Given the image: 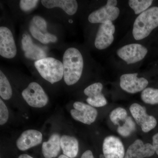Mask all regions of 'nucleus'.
Returning <instances> with one entry per match:
<instances>
[{
	"instance_id": "obj_1",
	"label": "nucleus",
	"mask_w": 158,
	"mask_h": 158,
	"mask_svg": "<svg viewBox=\"0 0 158 158\" xmlns=\"http://www.w3.org/2000/svg\"><path fill=\"white\" fill-rule=\"evenodd\" d=\"M62 64L65 84L69 86L74 85L81 78L84 68V60L81 52L74 48L67 49L63 55Z\"/></svg>"
},
{
	"instance_id": "obj_2",
	"label": "nucleus",
	"mask_w": 158,
	"mask_h": 158,
	"mask_svg": "<svg viewBox=\"0 0 158 158\" xmlns=\"http://www.w3.org/2000/svg\"><path fill=\"white\" fill-rule=\"evenodd\" d=\"M158 27V7H152L139 15L133 26L132 34L136 40L146 38Z\"/></svg>"
},
{
	"instance_id": "obj_3",
	"label": "nucleus",
	"mask_w": 158,
	"mask_h": 158,
	"mask_svg": "<svg viewBox=\"0 0 158 158\" xmlns=\"http://www.w3.org/2000/svg\"><path fill=\"white\" fill-rule=\"evenodd\" d=\"M34 65L40 76L52 84L61 81L64 76L63 64L55 58L46 57L37 60Z\"/></svg>"
},
{
	"instance_id": "obj_4",
	"label": "nucleus",
	"mask_w": 158,
	"mask_h": 158,
	"mask_svg": "<svg viewBox=\"0 0 158 158\" xmlns=\"http://www.w3.org/2000/svg\"><path fill=\"white\" fill-rule=\"evenodd\" d=\"M22 95L27 103L34 108L45 106L48 98L42 87L36 82H31L22 91Z\"/></svg>"
},
{
	"instance_id": "obj_5",
	"label": "nucleus",
	"mask_w": 158,
	"mask_h": 158,
	"mask_svg": "<svg viewBox=\"0 0 158 158\" xmlns=\"http://www.w3.org/2000/svg\"><path fill=\"white\" fill-rule=\"evenodd\" d=\"M147 49L139 44H131L122 47L117 51V55L128 64H133L144 59Z\"/></svg>"
},
{
	"instance_id": "obj_6",
	"label": "nucleus",
	"mask_w": 158,
	"mask_h": 158,
	"mask_svg": "<svg viewBox=\"0 0 158 158\" xmlns=\"http://www.w3.org/2000/svg\"><path fill=\"white\" fill-rule=\"evenodd\" d=\"M130 111L136 123L141 126L144 132H148L156 126V119L147 114L144 107L138 103H134L130 106Z\"/></svg>"
},
{
	"instance_id": "obj_7",
	"label": "nucleus",
	"mask_w": 158,
	"mask_h": 158,
	"mask_svg": "<svg viewBox=\"0 0 158 158\" xmlns=\"http://www.w3.org/2000/svg\"><path fill=\"white\" fill-rule=\"evenodd\" d=\"M73 106L74 109L71 110L70 113L75 120L88 125L96 120L98 111L95 108L80 102H75Z\"/></svg>"
},
{
	"instance_id": "obj_8",
	"label": "nucleus",
	"mask_w": 158,
	"mask_h": 158,
	"mask_svg": "<svg viewBox=\"0 0 158 158\" xmlns=\"http://www.w3.org/2000/svg\"><path fill=\"white\" fill-rule=\"evenodd\" d=\"M115 32V27L112 21H107L101 24L94 41L95 47L99 50L109 47L114 40Z\"/></svg>"
},
{
	"instance_id": "obj_9",
	"label": "nucleus",
	"mask_w": 158,
	"mask_h": 158,
	"mask_svg": "<svg viewBox=\"0 0 158 158\" xmlns=\"http://www.w3.org/2000/svg\"><path fill=\"white\" fill-rule=\"evenodd\" d=\"M138 73L125 74L120 78V86L128 93L135 94L143 91L148 84L147 79L138 78Z\"/></svg>"
},
{
	"instance_id": "obj_10",
	"label": "nucleus",
	"mask_w": 158,
	"mask_h": 158,
	"mask_svg": "<svg viewBox=\"0 0 158 158\" xmlns=\"http://www.w3.org/2000/svg\"><path fill=\"white\" fill-rule=\"evenodd\" d=\"M17 48L11 31L5 27H0V55L6 59L16 56Z\"/></svg>"
},
{
	"instance_id": "obj_11",
	"label": "nucleus",
	"mask_w": 158,
	"mask_h": 158,
	"mask_svg": "<svg viewBox=\"0 0 158 158\" xmlns=\"http://www.w3.org/2000/svg\"><path fill=\"white\" fill-rule=\"evenodd\" d=\"M103 152L105 158H124V146L121 140L114 136H109L104 140Z\"/></svg>"
},
{
	"instance_id": "obj_12",
	"label": "nucleus",
	"mask_w": 158,
	"mask_h": 158,
	"mask_svg": "<svg viewBox=\"0 0 158 158\" xmlns=\"http://www.w3.org/2000/svg\"><path fill=\"white\" fill-rule=\"evenodd\" d=\"M119 9L114 6L105 5L93 11L88 16V21L92 23H102L107 21H113L119 16Z\"/></svg>"
},
{
	"instance_id": "obj_13",
	"label": "nucleus",
	"mask_w": 158,
	"mask_h": 158,
	"mask_svg": "<svg viewBox=\"0 0 158 158\" xmlns=\"http://www.w3.org/2000/svg\"><path fill=\"white\" fill-rule=\"evenodd\" d=\"M155 153L152 144H144L141 140L137 139L128 147L124 158H144L152 156Z\"/></svg>"
},
{
	"instance_id": "obj_14",
	"label": "nucleus",
	"mask_w": 158,
	"mask_h": 158,
	"mask_svg": "<svg viewBox=\"0 0 158 158\" xmlns=\"http://www.w3.org/2000/svg\"><path fill=\"white\" fill-rule=\"evenodd\" d=\"M42 135L37 130H28L22 133L16 141V146L21 151L27 150L41 143Z\"/></svg>"
},
{
	"instance_id": "obj_15",
	"label": "nucleus",
	"mask_w": 158,
	"mask_h": 158,
	"mask_svg": "<svg viewBox=\"0 0 158 158\" xmlns=\"http://www.w3.org/2000/svg\"><path fill=\"white\" fill-rule=\"evenodd\" d=\"M103 85L95 83L88 86L84 90V93L88 97L86 101L94 107H101L107 104L106 99L102 93Z\"/></svg>"
},
{
	"instance_id": "obj_16",
	"label": "nucleus",
	"mask_w": 158,
	"mask_h": 158,
	"mask_svg": "<svg viewBox=\"0 0 158 158\" xmlns=\"http://www.w3.org/2000/svg\"><path fill=\"white\" fill-rule=\"evenodd\" d=\"M61 137L57 133L52 134L48 141L42 144V152L45 158L56 157L61 150Z\"/></svg>"
},
{
	"instance_id": "obj_17",
	"label": "nucleus",
	"mask_w": 158,
	"mask_h": 158,
	"mask_svg": "<svg viewBox=\"0 0 158 158\" xmlns=\"http://www.w3.org/2000/svg\"><path fill=\"white\" fill-rule=\"evenodd\" d=\"M43 6L47 9L59 7L69 15H73L78 9L77 2L75 0H42Z\"/></svg>"
},
{
	"instance_id": "obj_18",
	"label": "nucleus",
	"mask_w": 158,
	"mask_h": 158,
	"mask_svg": "<svg viewBox=\"0 0 158 158\" xmlns=\"http://www.w3.org/2000/svg\"><path fill=\"white\" fill-rule=\"evenodd\" d=\"M61 146L63 155L69 158H74L77 155L79 142L72 136L63 135L61 138Z\"/></svg>"
},
{
	"instance_id": "obj_19",
	"label": "nucleus",
	"mask_w": 158,
	"mask_h": 158,
	"mask_svg": "<svg viewBox=\"0 0 158 158\" xmlns=\"http://www.w3.org/2000/svg\"><path fill=\"white\" fill-rule=\"evenodd\" d=\"M12 88L9 80L2 71H0V96L4 100L11 98Z\"/></svg>"
},
{
	"instance_id": "obj_20",
	"label": "nucleus",
	"mask_w": 158,
	"mask_h": 158,
	"mask_svg": "<svg viewBox=\"0 0 158 158\" xmlns=\"http://www.w3.org/2000/svg\"><path fill=\"white\" fill-rule=\"evenodd\" d=\"M141 98L145 103L151 105L158 104V89L151 88H145L142 91Z\"/></svg>"
},
{
	"instance_id": "obj_21",
	"label": "nucleus",
	"mask_w": 158,
	"mask_h": 158,
	"mask_svg": "<svg viewBox=\"0 0 158 158\" xmlns=\"http://www.w3.org/2000/svg\"><path fill=\"white\" fill-rule=\"evenodd\" d=\"M135 123L130 116H127L123 121V124L118 126L117 132L123 137H127L135 131Z\"/></svg>"
},
{
	"instance_id": "obj_22",
	"label": "nucleus",
	"mask_w": 158,
	"mask_h": 158,
	"mask_svg": "<svg viewBox=\"0 0 158 158\" xmlns=\"http://www.w3.org/2000/svg\"><path fill=\"white\" fill-rule=\"evenodd\" d=\"M152 2V0H130L128 2L130 7L136 15L141 14L147 10Z\"/></svg>"
},
{
	"instance_id": "obj_23",
	"label": "nucleus",
	"mask_w": 158,
	"mask_h": 158,
	"mask_svg": "<svg viewBox=\"0 0 158 158\" xmlns=\"http://www.w3.org/2000/svg\"><path fill=\"white\" fill-rule=\"evenodd\" d=\"M25 56L28 59L39 60L46 58V54L42 48L34 44L25 52Z\"/></svg>"
},
{
	"instance_id": "obj_24",
	"label": "nucleus",
	"mask_w": 158,
	"mask_h": 158,
	"mask_svg": "<svg viewBox=\"0 0 158 158\" xmlns=\"http://www.w3.org/2000/svg\"><path fill=\"white\" fill-rule=\"evenodd\" d=\"M110 116V120L113 124L119 125L120 122L124 121L127 118V113L123 108L118 107L113 110Z\"/></svg>"
},
{
	"instance_id": "obj_25",
	"label": "nucleus",
	"mask_w": 158,
	"mask_h": 158,
	"mask_svg": "<svg viewBox=\"0 0 158 158\" xmlns=\"http://www.w3.org/2000/svg\"><path fill=\"white\" fill-rule=\"evenodd\" d=\"M30 31L33 37L41 43L43 44H47L49 43L46 37L45 34H43L37 27L34 25L30 26Z\"/></svg>"
},
{
	"instance_id": "obj_26",
	"label": "nucleus",
	"mask_w": 158,
	"mask_h": 158,
	"mask_svg": "<svg viewBox=\"0 0 158 158\" xmlns=\"http://www.w3.org/2000/svg\"><path fill=\"white\" fill-rule=\"evenodd\" d=\"M39 2L37 0H21L19 2L20 8L23 11L27 12L34 9Z\"/></svg>"
},
{
	"instance_id": "obj_27",
	"label": "nucleus",
	"mask_w": 158,
	"mask_h": 158,
	"mask_svg": "<svg viewBox=\"0 0 158 158\" xmlns=\"http://www.w3.org/2000/svg\"><path fill=\"white\" fill-rule=\"evenodd\" d=\"M9 117V111L5 103L0 99V125H3L8 121Z\"/></svg>"
},
{
	"instance_id": "obj_28",
	"label": "nucleus",
	"mask_w": 158,
	"mask_h": 158,
	"mask_svg": "<svg viewBox=\"0 0 158 158\" xmlns=\"http://www.w3.org/2000/svg\"><path fill=\"white\" fill-rule=\"evenodd\" d=\"M33 21L34 23L37 26V28L43 32H46L47 24L44 19L38 15H36L33 17Z\"/></svg>"
},
{
	"instance_id": "obj_29",
	"label": "nucleus",
	"mask_w": 158,
	"mask_h": 158,
	"mask_svg": "<svg viewBox=\"0 0 158 158\" xmlns=\"http://www.w3.org/2000/svg\"><path fill=\"white\" fill-rule=\"evenodd\" d=\"M22 44L23 50L24 52L27 50L29 48L34 44L32 38L29 34H23Z\"/></svg>"
},
{
	"instance_id": "obj_30",
	"label": "nucleus",
	"mask_w": 158,
	"mask_h": 158,
	"mask_svg": "<svg viewBox=\"0 0 158 158\" xmlns=\"http://www.w3.org/2000/svg\"><path fill=\"white\" fill-rule=\"evenodd\" d=\"M152 145L154 148L155 153L158 156V133L153 136Z\"/></svg>"
},
{
	"instance_id": "obj_31",
	"label": "nucleus",
	"mask_w": 158,
	"mask_h": 158,
	"mask_svg": "<svg viewBox=\"0 0 158 158\" xmlns=\"http://www.w3.org/2000/svg\"><path fill=\"white\" fill-rule=\"evenodd\" d=\"M46 37L47 39L48 43L49 42H56L58 40L57 37L53 34H50L48 33H46L45 34Z\"/></svg>"
},
{
	"instance_id": "obj_32",
	"label": "nucleus",
	"mask_w": 158,
	"mask_h": 158,
	"mask_svg": "<svg viewBox=\"0 0 158 158\" xmlns=\"http://www.w3.org/2000/svg\"><path fill=\"white\" fill-rule=\"evenodd\" d=\"M81 158H94V157L92 152L90 150H87L82 154Z\"/></svg>"
},
{
	"instance_id": "obj_33",
	"label": "nucleus",
	"mask_w": 158,
	"mask_h": 158,
	"mask_svg": "<svg viewBox=\"0 0 158 158\" xmlns=\"http://www.w3.org/2000/svg\"><path fill=\"white\" fill-rule=\"evenodd\" d=\"M106 4L110 6L116 7L117 4V1L116 0H109L107 2Z\"/></svg>"
},
{
	"instance_id": "obj_34",
	"label": "nucleus",
	"mask_w": 158,
	"mask_h": 158,
	"mask_svg": "<svg viewBox=\"0 0 158 158\" xmlns=\"http://www.w3.org/2000/svg\"><path fill=\"white\" fill-rule=\"evenodd\" d=\"M18 158H34L32 157L31 156L28 155L27 154H24L21 155L20 156H19V157Z\"/></svg>"
},
{
	"instance_id": "obj_35",
	"label": "nucleus",
	"mask_w": 158,
	"mask_h": 158,
	"mask_svg": "<svg viewBox=\"0 0 158 158\" xmlns=\"http://www.w3.org/2000/svg\"><path fill=\"white\" fill-rule=\"evenodd\" d=\"M58 158H69L68 157L64 155H61L59 156Z\"/></svg>"
},
{
	"instance_id": "obj_36",
	"label": "nucleus",
	"mask_w": 158,
	"mask_h": 158,
	"mask_svg": "<svg viewBox=\"0 0 158 158\" xmlns=\"http://www.w3.org/2000/svg\"><path fill=\"white\" fill-rule=\"evenodd\" d=\"M100 158H105L104 155H100L99 156Z\"/></svg>"
},
{
	"instance_id": "obj_37",
	"label": "nucleus",
	"mask_w": 158,
	"mask_h": 158,
	"mask_svg": "<svg viewBox=\"0 0 158 158\" xmlns=\"http://www.w3.org/2000/svg\"><path fill=\"white\" fill-rule=\"evenodd\" d=\"M69 22L70 23H72L73 22V21L72 20H69Z\"/></svg>"
}]
</instances>
